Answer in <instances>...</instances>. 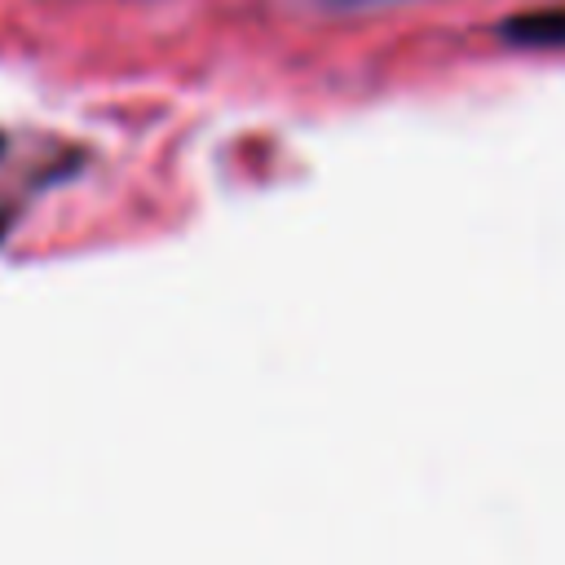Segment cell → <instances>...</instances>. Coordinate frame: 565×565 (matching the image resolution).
<instances>
[{"mask_svg":"<svg viewBox=\"0 0 565 565\" xmlns=\"http://www.w3.org/2000/svg\"><path fill=\"white\" fill-rule=\"evenodd\" d=\"M499 35L516 49H565V9L516 13L499 26Z\"/></svg>","mask_w":565,"mask_h":565,"instance_id":"cell-1","label":"cell"}]
</instances>
